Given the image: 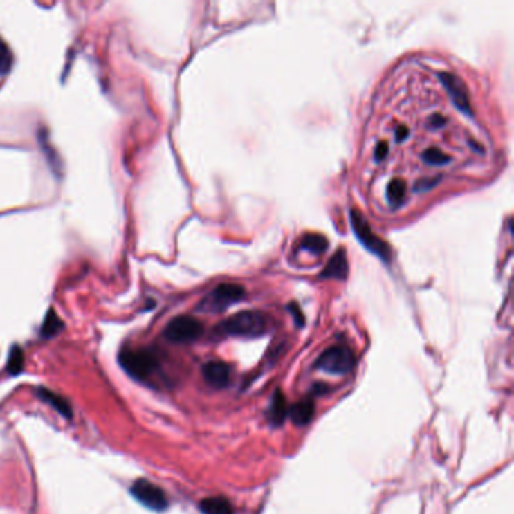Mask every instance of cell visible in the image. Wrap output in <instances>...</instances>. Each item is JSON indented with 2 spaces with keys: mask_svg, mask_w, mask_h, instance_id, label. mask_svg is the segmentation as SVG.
Instances as JSON below:
<instances>
[{
  "mask_svg": "<svg viewBox=\"0 0 514 514\" xmlns=\"http://www.w3.org/2000/svg\"><path fill=\"white\" fill-rule=\"evenodd\" d=\"M387 151H389V147H387L386 142L378 143L376 151H374V157H376L377 162H380V160H383L387 156Z\"/></svg>",
  "mask_w": 514,
  "mask_h": 514,
  "instance_id": "21",
  "label": "cell"
},
{
  "mask_svg": "<svg viewBox=\"0 0 514 514\" xmlns=\"http://www.w3.org/2000/svg\"><path fill=\"white\" fill-rule=\"evenodd\" d=\"M202 514H232V505L226 498L214 496V498H205L199 504Z\"/></svg>",
  "mask_w": 514,
  "mask_h": 514,
  "instance_id": "13",
  "label": "cell"
},
{
  "mask_svg": "<svg viewBox=\"0 0 514 514\" xmlns=\"http://www.w3.org/2000/svg\"><path fill=\"white\" fill-rule=\"evenodd\" d=\"M267 415H268V421H270V424H273L276 427L282 425V423L285 421V416H286V401H285L284 395L281 394V391H276Z\"/></svg>",
  "mask_w": 514,
  "mask_h": 514,
  "instance_id": "15",
  "label": "cell"
},
{
  "mask_svg": "<svg viewBox=\"0 0 514 514\" xmlns=\"http://www.w3.org/2000/svg\"><path fill=\"white\" fill-rule=\"evenodd\" d=\"M246 296V291L241 285L225 282L217 285L208 296L199 303V309L204 313H222L230 306L239 303Z\"/></svg>",
  "mask_w": 514,
  "mask_h": 514,
  "instance_id": "4",
  "label": "cell"
},
{
  "mask_svg": "<svg viewBox=\"0 0 514 514\" xmlns=\"http://www.w3.org/2000/svg\"><path fill=\"white\" fill-rule=\"evenodd\" d=\"M350 222H351V228L353 231H355L356 237L360 240V243L364 244L369 252H373L374 255L386 261V263H389L391 261L389 244L383 241L380 237H377V235L373 232L371 226H369V223L367 222V219L359 212V210H351Z\"/></svg>",
  "mask_w": 514,
  "mask_h": 514,
  "instance_id": "3",
  "label": "cell"
},
{
  "mask_svg": "<svg viewBox=\"0 0 514 514\" xmlns=\"http://www.w3.org/2000/svg\"><path fill=\"white\" fill-rule=\"evenodd\" d=\"M300 248L308 250L313 255H322L329 248V241L322 234H306L300 241Z\"/></svg>",
  "mask_w": 514,
  "mask_h": 514,
  "instance_id": "14",
  "label": "cell"
},
{
  "mask_svg": "<svg viewBox=\"0 0 514 514\" xmlns=\"http://www.w3.org/2000/svg\"><path fill=\"white\" fill-rule=\"evenodd\" d=\"M35 395H37V397H38L41 401L46 403V404H48L50 407H53V409L57 412L59 415H62L64 418H68V419L73 416L71 404H70L68 401H66V400L62 397V395L56 394L55 391H50V389H47V387H43V386L37 387Z\"/></svg>",
  "mask_w": 514,
  "mask_h": 514,
  "instance_id": "11",
  "label": "cell"
},
{
  "mask_svg": "<svg viewBox=\"0 0 514 514\" xmlns=\"http://www.w3.org/2000/svg\"><path fill=\"white\" fill-rule=\"evenodd\" d=\"M267 329V318L258 313V311H241L217 326V332L222 335L232 336H246V338H255L261 336Z\"/></svg>",
  "mask_w": 514,
  "mask_h": 514,
  "instance_id": "2",
  "label": "cell"
},
{
  "mask_svg": "<svg viewBox=\"0 0 514 514\" xmlns=\"http://www.w3.org/2000/svg\"><path fill=\"white\" fill-rule=\"evenodd\" d=\"M423 160L425 163L428 165H433V166H442V165H446L451 162V157L448 154H445L442 149L439 148H428L425 149L423 153Z\"/></svg>",
  "mask_w": 514,
  "mask_h": 514,
  "instance_id": "19",
  "label": "cell"
},
{
  "mask_svg": "<svg viewBox=\"0 0 514 514\" xmlns=\"http://www.w3.org/2000/svg\"><path fill=\"white\" fill-rule=\"evenodd\" d=\"M62 329H64L62 320L57 317L55 309H48L43 327H41V336H43V338H53V336L61 332Z\"/></svg>",
  "mask_w": 514,
  "mask_h": 514,
  "instance_id": "16",
  "label": "cell"
},
{
  "mask_svg": "<svg viewBox=\"0 0 514 514\" xmlns=\"http://www.w3.org/2000/svg\"><path fill=\"white\" fill-rule=\"evenodd\" d=\"M315 414V406L311 400H302L290 409V418L296 425L305 427L313 421Z\"/></svg>",
  "mask_w": 514,
  "mask_h": 514,
  "instance_id": "12",
  "label": "cell"
},
{
  "mask_svg": "<svg viewBox=\"0 0 514 514\" xmlns=\"http://www.w3.org/2000/svg\"><path fill=\"white\" fill-rule=\"evenodd\" d=\"M349 275V263H347V255L342 249H340L336 254L329 259L327 266L324 270L320 275L322 279H338L342 281Z\"/></svg>",
  "mask_w": 514,
  "mask_h": 514,
  "instance_id": "10",
  "label": "cell"
},
{
  "mask_svg": "<svg viewBox=\"0 0 514 514\" xmlns=\"http://www.w3.org/2000/svg\"><path fill=\"white\" fill-rule=\"evenodd\" d=\"M407 134H409V130H407L406 125H398V127H397V133H395V136H397V140H398V142L404 140V139L407 138Z\"/></svg>",
  "mask_w": 514,
  "mask_h": 514,
  "instance_id": "24",
  "label": "cell"
},
{
  "mask_svg": "<svg viewBox=\"0 0 514 514\" xmlns=\"http://www.w3.org/2000/svg\"><path fill=\"white\" fill-rule=\"evenodd\" d=\"M204 332L199 320L190 315H180L171 320L163 331L166 341L174 344H189L196 341Z\"/></svg>",
  "mask_w": 514,
  "mask_h": 514,
  "instance_id": "6",
  "label": "cell"
},
{
  "mask_svg": "<svg viewBox=\"0 0 514 514\" xmlns=\"http://www.w3.org/2000/svg\"><path fill=\"white\" fill-rule=\"evenodd\" d=\"M23 367H24L23 350L19 347V345H14L10 351V358H8L6 371L11 376H17L23 371Z\"/></svg>",
  "mask_w": 514,
  "mask_h": 514,
  "instance_id": "18",
  "label": "cell"
},
{
  "mask_svg": "<svg viewBox=\"0 0 514 514\" xmlns=\"http://www.w3.org/2000/svg\"><path fill=\"white\" fill-rule=\"evenodd\" d=\"M12 66V53L5 41L0 38V75L10 73Z\"/></svg>",
  "mask_w": 514,
  "mask_h": 514,
  "instance_id": "20",
  "label": "cell"
},
{
  "mask_svg": "<svg viewBox=\"0 0 514 514\" xmlns=\"http://www.w3.org/2000/svg\"><path fill=\"white\" fill-rule=\"evenodd\" d=\"M121 368L136 382H148L162 365L154 349H122L118 355Z\"/></svg>",
  "mask_w": 514,
  "mask_h": 514,
  "instance_id": "1",
  "label": "cell"
},
{
  "mask_svg": "<svg viewBox=\"0 0 514 514\" xmlns=\"http://www.w3.org/2000/svg\"><path fill=\"white\" fill-rule=\"evenodd\" d=\"M288 309H290L291 313H293V317H294V320H296V324H297V326H303V323H305V318H303L302 311H300V308L296 305V303H291V305L288 306Z\"/></svg>",
  "mask_w": 514,
  "mask_h": 514,
  "instance_id": "22",
  "label": "cell"
},
{
  "mask_svg": "<svg viewBox=\"0 0 514 514\" xmlns=\"http://www.w3.org/2000/svg\"><path fill=\"white\" fill-rule=\"evenodd\" d=\"M430 124H432L433 127H442V125L445 124V118L439 113H434L432 118H430Z\"/></svg>",
  "mask_w": 514,
  "mask_h": 514,
  "instance_id": "23",
  "label": "cell"
},
{
  "mask_svg": "<svg viewBox=\"0 0 514 514\" xmlns=\"http://www.w3.org/2000/svg\"><path fill=\"white\" fill-rule=\"evenodd\" d=\"M130 493L143 507L154 511H165L167 508V496L158 486L153 484L145 478H139L130 487Z\"/></svg>",
  "mask_w": 514,
  "mask_h": 514,
  "instance_id": "7",
  "label": "cell"
},
{
  "mask_svg": "<svg viewBox=\"0 0 514 514\" xmlns=\"http://www.w3.org/2000/svg\"><path fill=\"white\" fill-rule=\"evenodd\" d=\"M439 79L442 82V85L445 86V89L448 91L452 103L456 104L459 111L472 116V106H470L469 92L466 89L465 83L461 82V79L457 77L456 74H451V73H439Z\"/></svg>",
  "mask_w": 514,
  "mask_h": 514,
  "instance_id": "8",
  "label": "cell"
},
{
  "mask_svg": "<svg viewBox=\"0 0 514 514\" xmlns=\"http://www.w3.org/2000/svg\"><path fill=\"white\" fill-rule=\"evenodd\" d=\"M386 196H387V201H389L392 205H395V207L401 205L404 198H406V183H404L400 178L392 180L389 184H387Z\"/></svg>",
  "mask_w": 514,
  "mask_h": 514,
  "instance_id": "17",
  "label": "cell"
},
{
  "mask_svg": "<svg viewBox=\"0 0 514 514\" xmlns=\"http://www.w3.org/2000/svg\"><path fill=\"white\" fill-rule=\"evenodd\" d=\"M356 365L353 351L345 345H333L324 350L315 362V367L329 374H347Z\"/></svg>",
  "mask_w": 514,
  "mask_h": 514,
  "instance_id": "5",
  "label": "cell"
},
{
  "mask_svg": "<svg viewBox=\"0 0 514 514\" xmlns=\"http://www.w3.org/2000/svg\"><path fill=\"white\" fill-rule=\"evenodd\" d=\"M202 377L208 386L214 389H223L230 385L231 380V368L228 364L221 360H212L202 367Z\"/></svg>",
  "mask_w": 514,
  "mask_h": 514,
  "instance_id": "9",
  "label": "cell"
}]
</instances>
